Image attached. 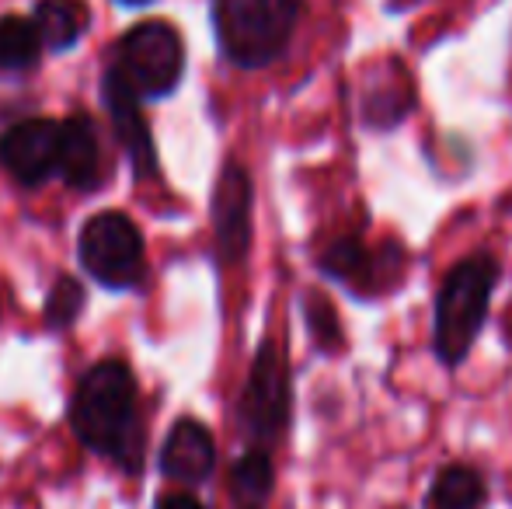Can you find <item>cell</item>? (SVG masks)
<instances>
[{
	"mask_svg": "<svg viewBox=\"0 0 512 509\" xmlns=\"http://www.w3.org/2000/svg\"><path fill=\"white\" fill-rule=\"evenodd\" d=\"M42 49H46V42H42L32 18H21V14H4L0 18V70L4 74L32 70L39 63Z\"/></svg>",
	"mask_w": 512,
	"mask_h": 509,
	"instance_id": "obj_15",
	"label": "cell"
},
{
	"mask_svg": "<svg viewBox=\"0 0 512 509\" xmlns=\"http://www.w3.org/2000/svg\"><path fill=\"white\" fill-rule=\"evenodd\" d=\"M213 468H216L213 433L199 419H178L161 447L164 478L182 485H199L213 475Z\"/></svg>",
	"mask_w": 512,
	"mask_h": 509,
	"instance_id": "obj_10",
	"label": "cell"
},
{
	"mask_svg": "<svg viewBox=\"0 0 512 509\" xmlns=\"http://www.w3.org/2000/svg\"><path fill=\"white\" fill-rule=\"evenodd\" d=\"M112 70L140 98H168L185 74L182 35L171 21H140L119 39Z\"/></svg>",
	"mask_w": 512,
	"mask_h": 509,
	"instance_id": "obj_4",
	"label": "cell"
},
{
	"mask_svg": "<svg viewBox=\"0 0 512 509\" xmlns=\"http://www.w3.org/2000/svg\"><path fill=\"white\" fill-rule=\"evenodd\" d=\"M60 140L63 123L56 119H25L0 136V168L25 189L46 182L60 171Z\"/></svg>",
	"mask_w": 512,
	"mask_h": 509,
	"instance_id": "obj_7",
	"label": "cell"
},
{
	"mask_svg": "<svg viewBox=\"0 0 512 509\" xmlns=\"http://www.w3.org/2000/svg\"><path fill=\"white\" fill-rule=\"evenodd\" d=\"M154 509H206L192 492H168V496L157 499Z\"/></svg>",
	"mask_w": 512,
	"mask_h": 509,
	"instance_id": "obj_20",
	"label": "cell"
},
{
	"mask_svg": "<svg viewBox=\"0 0 512 509\" xmlns=\"http://www.w3.org/2000/svg\"><path fill=\"white\" fill-rule=\"evenodd\" d=\"M300 0H213V32L227 63L241 70L272 67L290 49Z\"/></svg>",
	"mask_w": 512,
	"mask_h": 509,
	"instance_id": "obj_2",
	"label": "cell"
},
{
	"mask_svg": "<svg viewBox=\"0 0 512 509\" xmlns=\"http://www.w3.org/2000/svg\"><path fill=\"white\" fill-rule=\"evenodd\" d=\"M317 265H321L324 276L342 279V283H352V286H366V283H380L377 272L394 269V258L391 262H377V255L359 238H335L321 252V262Z\"/></svg>",
	"mask_w": 512,
	"mask_h": 509,
	"instance_id": "obj_14",
	"label": "cell"
},
{
	"mask_svg": "<svg viewBox=\"0 0 512 509\" xmlns=\"http://www.w3.org/2000/svg\"><path fill=\"white\" fill-rule=\"evenodd\" d=\"M102 102L112 116L115 136H119L122 150H126L129 164H133V175L140 182L157 175V150H154V136H150L147 116L140 109V95L115 74L112 67L105 70L102 77Z\"/></svg>",
	"mask_w": 512,
	"mask_h": 509,
	"instance_id": "obj_9",
	"label": "cell"
},
{
	"mask_svg": "<svg viewBox=\"0 0 512 509\" xmlns=\"http://www.w3.org/2000/svg\"><path fill=\"white\" fill-rule=\"evenodd\" d=\"M81 262L108 290H136L147 276L143 234L126 213H98L81 231Z\"/></svg>",
	"mask_w": 512,
	"mask_h": 509,
	"instance_id": "obj_5",
	"label": "cell"
},
{
	"mask_svg": "<svg viewBox=\"0 0 512 509\" xmlns=\"http://www.w3.org/2000/svg\"><path fill=\"white\" fill-rule=\"evenodd\" d=\"M84 300H88L84 286L77 283L74 276H60V279H56L53 290H49V300H46V325L56 328V332L70 328L77 318H81Z\"/></svg>",
	"mask_w": 512,
	"mask_h": 509,
	"instance_id": "obj_18",
	"label": "cell"
},
{
	"mask_svg": "<svg viewBox=\"0 0 512 509\" xmlns=\"http://www.w3.org/2000/svg\"><path fill=\"white\" fill-rule=\"evenodd\" d=\"M32 21L49 53H67L70 46L84 39L91 25V11L84 0H39Z\"/></svg>",
	"mask_w": 512,
	"mask_h": 509,
	"instance_id": "obj_12",
	"label": "cell"
},
{
	"mask_svg": "<svg viewBox=\"0 0 512 509\" xmlns=\"http://www.w3.org/2000/svg\"><path fill=\"white\" fill-rule=\"evenodd\" d=\"M272 485H276L272 457L262 447H251L230 468V503H234V509H265Z\"/></svg>",
	"mask_w": 512,
	"mask_h": 509,
	"instance_id": "obj_13",
	"label": "cell"
},
{
	"mask_svg": "<svg viewBox=\"0 0 512 509\" xmlns=\"http://www.w3.org/2000/svg\"><path fill=\"white\" fill-rule=\"evenodd\" d=\"M499 283V262L492 255H471L446 272L436 297V328L432 349L446 367H457L474 349L492 307V293Z\"/></svg>",
	"mask_w": 512,
	"mask_h": 509,
	"instance_id": "obj_3",
	"label": "cell"
},
{
	"mask_svg": "<svg viewBox=\"0 0 512 509\" xmlns=\"http://www.w3.org/2000/svg\"><path fill=\"white\" fill-rule=\"evenodd\" d=\"M70 429L88 450L140 475L147 433L140 422V387L122 360H102L81 377L70 398Z\"/></svg>",
	"mask_w": 512,
	"mask_h": 509,
	"instance_id": "obj_1",
	"label": "cell"
},
{
	"mask_svg": "<svg viewBox=\"0 0 512 509\" xmlns=\"http://www.w3.org/2000/svg\"><path fill=\"white\" fill-rule=\"evenodd\" d=\"M251 175L244 164L227 161L213 189V234L223 265H237L251 248Z\"/></svg>",
	"mask_w": 512,
	"mask_h": 509,
	"instance_id": "obj_8",
	"label": "cell"
},
{
	"mask_svg": "<svg viewBox=\"0 0 512 509\" xmlns=\"http://www.w3.org/2000/svg\"><path fill=\"white\" fill-rule=\"evenodd\" d=\"M304 311H307V328L310 335H314V342L321 349H338V339H342V332H338V321H335V307L328 304V300L321 297V293H307L304 297Z\"/></svg>",
	"mask_w": 512,
	"mask_h": 509,
	"instance_id": "obj_19",
	"label": "cell"
},
{
	"mask_svg": "<svg viewBox=\"0 0 512 509\" xmlns=\"http://www.w3.org/2000/svg\"><path fill=\"white\" fill-rule=\"evenodd\" d=\"M408 105H411V91L405 88V84H398V81H387V84L373 81L370 91H366L363 119H366V126L387 129V126H394V123H401V119H405Z\"/></svg>",
	"mask_w": 512,
	"mask_h": 509,
	"instance_id": "obj_17",
	"label": "cell"
},
{
	"mask_svg": "<svg viewBox=\"0 0 512 509\" xmlns=\"http://www.w3.org/2000/svg\"><path fill=\"white\" fill-rule=\"evenodd\" d=\"M485 503V482L467 464H450L436 475L425 506L429 509H478Z\"/></svg>",
	"mask_w": 512,
	"mask_h": 509,
	"instance_id": "obj_16",
	"label": "cell"
},
{
	"mask_svg": "<svg viewBox=\"0 0 512 509\" xmlns=\"http://www.w3.org/2000/svg\"><path fill=\"white\" fill-rule=\"evenodd\" d=\"M60 178L77 192L98 189L102 182V147H98V129L88 112H74L70 119H63Z\"/></svg>",
	"mask_w": 512,
	"mask_h": 509,
	"instance_id": "obj_11",
	"label": "cell"
},
{
	"mask_svg": "<svg viewBox=\"0 0 512 509\" xmlns=\"http://www.w3.org/2000/svg\"><path fill=\"white\" fill-rule=\"evenodd\" d=\"M119 4H129V7H140V4H150V0H119Z\"/></svg>",
	"mask_w": 512,
	"mask_h": 509,
	"instance_id": "obj_21",
	"label": "cell"
},
{
	"mask_svg": "<svg viewBox=\"0 0 512 509\" xmlns=\"http://www.w3.org/2000/svg\"><path fill=\"white\" fill-rule=\"evenodd\" d=\"M290 363L286 353L272 339L258 346V356L251 363L248 384L237 401V422L255 443H272L283 436L290 422Z\"/></svg>",
	"mask_w": 512,
	"mask_h": 509,
	"instance_id": "obj_6",
	"label": "cell"
}]
</instances>
